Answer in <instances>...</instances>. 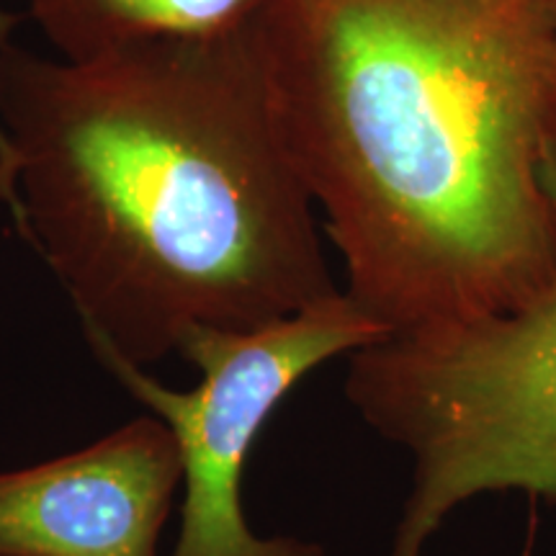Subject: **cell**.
Listing matches in <instances>:
<instances>
[{
    "mask_svg": "<svg viewBox=\"0 0 556 556\" xmlns=\"http://www.w3.org/2000/svg\"><path fill=\"white\" fill-rule=\"evenodd\" d=\"M0 11V199L93 353L148 366L186 330H248L338 294L258 21L88 60Z\"/></svg>",
    "mask_w": 556,
    "mask_h": 556,
    "instance_id": "obj_1",
    "label": "cell"
},
{
    "mask_svg": "<svg viewBox=\"0 0 556 556\" xmlns=\"http://www.w3.org/2000/svg\"><path fill=\"white\" fill-rule=\"evenodd\" d=\"M258 45L343 291L389 338L516 315L554 287L546 0H276Z\"/></svg>",
    "mask_w": 556,
    "mask_h": 556,
    "instance_id": "obj_2",
    "label": "cell"
},
{
    "mask_svg": "<svg viewBox=\"0 0 556 556\" xmlns=\"http://www.w3.org/2000/svg\"><path fill=\"white\" fill-rule=\"evenodd\" d=\"M544 178L556 204V137ZM345 394L413 458L389 556H422L443 520L484 492L556 497V281L516 315L361 348Z\"/></svg>",
    "mask_w": 556,
    "mask_h": 556,
    "instance_id": "obj_3",
    "label": "cell"
},
{
    "mask_svg": "<svg viewBox=\"0 0 556 556\" xmlns=\"http://www.w3.org/2000/svg\"><path fill=\"white\" fill-rule=\"evenodd\" d=\"M384 338L389 332L340 289L258 328L186 330L176 351L201 371L189 392L165 387L114 353H96L176 438L184 507L170 556H325L309 541L258 536L242 510V475L255 438L299 381L325 361Z\"/></svg>",
    "mask_w": 556,
    "mask_h": 556,
    "instance_id": "obj_4",
    "label": "cell"
},
{
    "mask_svg": "<svg viewBox=\"0 0 556 556\" xmlns=\"http://www.w3.org/2000/svg\"><path fill=\"white\" fill-rule=\"evenodd\" d=\"M178 486L176 438L139 415L90 446L0 471V556H160Z\"/></svg>",
    "mask_w": 556,
    "mask_h": 556,
    "instance_id": "obj_5",
    "label": "cell"
},
{
    "mask_svg": "<svg viewBox=\"0 0 556 556\" xmlns=\"http://www.w3.org/2000/svg\"><path fill=\"white\" fill-rule=\"evenodd\" d=\"M276 0H26L54 54L88 60L150 41L197 39L255 24Z\"/></svg>",
    "mask_w": 556,
    "mask_h": 556,
    "instance_id": "obj_6",
    "label": "cell"
},
{
    "mask_svg": "<svg viewBox=\"0 0 556 556\" xmlns=\"http://www.w3.org/2000/svg\"><path fill=\"white\" fill-rule=\"evenodd\" d=\"M548 3V18H552V34H554V52H556V0H546Z\"/></svg>",
    "mask_w": 556,
    "mask_h": 556,
    "instance_id": "obj_7",
    "label": "cell"
}]
</instances>
